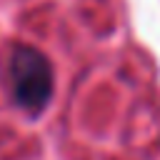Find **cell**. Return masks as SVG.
<instances>
[{"label": "cell", "mask_w": 160, "mask_h": 160, "mask_svg": "<svg viewBox=\"0 0 160 160\" xmlns=\"http://www.w3.org/2000/svg\"><path fill=\"white\" fill-rule=\"evenodd\" d=\"M12 95L25 108H42L50 95V68L35 48H15L10 55Z\"/></svg>", "instance_id": "6da1fadb"}]
</instances>
